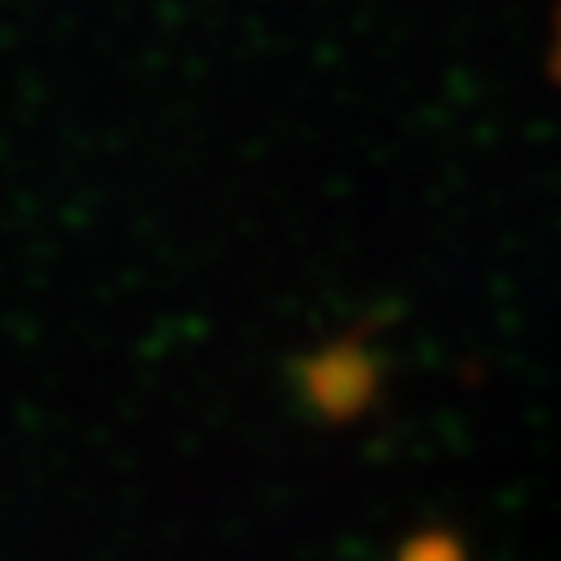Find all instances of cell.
Returning a JSON list of instances; mask_svg holds the SVG:
<instances>
[{
	"label": "cell",
	"mask_w": 561,
	"mask_h": 561,
	"mask_svg": "<svg viewBox=\"0 0 561 561\" xmlns=\"http://www.w3.org/2000/svg\"><path fill=\"white\" fill-rule=\"evenodd\" d=\"M557 67H561V54H557Z\"/></svg>",
	"instance_id": "6da1fadb"
}]
</instances>
